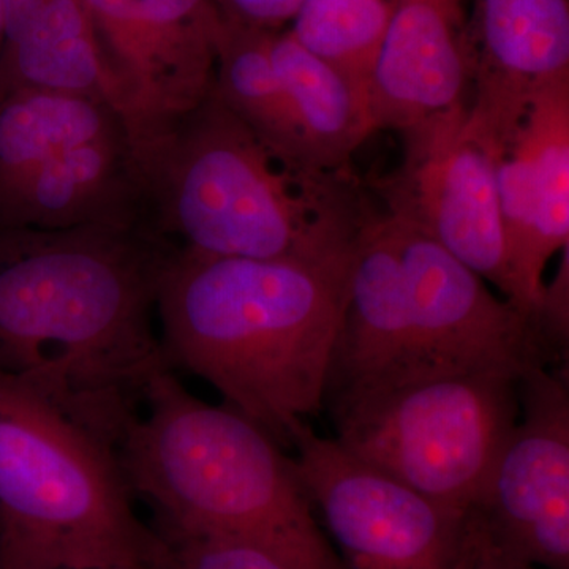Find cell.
<instances>
[{"label": "cell", "mask_w": 569, "mask_h": 569, "mask_svg": "<svg viewBox=\"0 0 569 569\" xmlns=\"http://www.w3.org/2000/svg\"><path fill=\"white\" fill-rule=\"evenodd\" d=\"M389 14L391 0H302L288 33L370 93Z\"/></svg>", "instance_id": "21"}, {"label": "cell", "mask_w": 569, "mask_h": 569, "mask_svg": "<svg viewBox=\"0 0 569 569\" xmlns=\"http://www.w3.org/2000/svg\"><path fill=\"white\" fill-rule=\"evenodd\" d=\"M497 179L509 301L538 331L546 268L569 246V78L531 97L498 160Z\"/></svg>", "instance_id": "12"}, {"label": "cell", "mask_w": 569, "mask_h": 569, "mask_svg": "<svg viewBox=\"0 0 569 569\" xmlns=\"http://www.w3.org/2000/svg\"><path fill=\"white\" fill-rule=\"evenodd\" d=\"M355 247L280 258L173 247L156 299L168 367L200 377L291 448L296 429L325 407Z\"/></svg>", "instance_id": "2"}, {"label": "cell", "mask_w": 569, "mask_h": 569, "mask_svg": "<svg viewBox=\"0 0 569 569\" xmlns=\"http://www.w3.org/2000/svg\"><path fill=\"white\" fill-rule=\"evenodd\" d=\"M171 249L142 227H0V377L116 451L168 367L152 317Z\"/></svg>", "instance_id": "1"}, {"label": "cell", "mask_w": 569, "mask_h": 569, "mask_svg": "<svg viewBox=\"0 0 569 569\" xmlns=\"http://www.w3.org/2000/svg\"><path fill=\"white\" fill-rule=\"evenodd\" d=\"M269 39L271 32L227 21L217 54L213 91L284 162L320 167L310 156L296 121L269 52Z\"/></svg>", "instance_id": "20"}, {"label": "cell", "mask_w": 569, "mask_h": 569, "mask_svg": "<svg viewBox=\"0 0 569 569\" xmlns=\"http://www.w3.org/2000/svg\"><path fill=\"white\" fill-rule=\"evenodd\" d=\"M142 224L174 249L280 258L350 249L367 217L339 170L284 162L209 92L129 138Z\"/></svg>", "instance_id": "3"}, {"label": "cell", "mask_w": 569, "mask_h": 569, "mask_svg": "<svg viewBox=\"0 0 569 569\" xmlns=\"http://www.w3.org/2000/svg\"><path fill=\"white\" fill-rule=\"evenodd\" d=\"M291 448L343 569H451L468 512L408 488L318 436L310 422L296 429Z\"/></svg>", "instance_id": "7"}, {"label": "cell", "mask_w": 569, "mask_h": 569, "mask_svg": "<svg viewBox=\"0 0 569 569\" xmlns=\"http://www.w3.org/2000/svg\"><path fill=\"white\" fill-rule=\"evenodd\" d=\"M518 388V422L471 511L512 556L569 569L568 365L531 367Z\"/></svg>", "instance_id": "10"}, {"label": "cell", "mask_w": 569, "mask_h": 569, "mask_svg": "<svg viewBox=\"0 0 569 569\" xmlns=\"http://www.w3.org/2000/svg\"><path fill=\"white\" fill-rule=\"evenodd\" d=\"M406 168L392 211L511 299L498 201L501 152L467 122V107L406 133Z\"/></svg>", "instance_id": "11"}, {"label": "cell", "mask_w": 569, "mask_h": 569, "mask_svg": "<svg viewBox=\"0 0 569 569\" xmlns=\"http://www.w3.org/2000/svg\"><path fill=\"white\" fill-rule=\"evenodd\" d=\"M130 138L174 121L212 91L224 18L213 0H81Z\"/></svg>", "instance_id": "9"}, {"label": "cell", "mask_w": 569, "mask_h": 569, "mask_svg": "<svg viewBox=\"0 0 569 569\" xmlns=\"http://www.w3.org/2000/svg\"><path fill=\"white\" fill-rule=\"evenodd\" d=\"M126 126L110 104L78 93L0 92V204L62 149Z\"/></svg>", "instance_id": "19"}, {"label": "cell", "mask_w": 569, "mask_h": 569, "mask_svg": "<svg viewBox=\"0 0 569 569\" xmlns=\"http://www.w3.org/2000/svg\"><path fill=\"white\" fill-rule=\"evenodd\" d=\"M470 36L463 0H391L387 37L370 82L377 130L407 133L467 107Z\"/></svg>", "instance_id": "15"}, {"label": "cell", "mask_w": 569, "mask_h": 569, "mask_svg": "<svg viewBox=\"0 0 569 569\" xmlns=\"http://www.w3.org/2000/svg\"><path fill=\"white\" fill-rule=\"evenodd\" d=\"M163 539L170 548V569H290L268 550L241 539L211 535Z\"/></svg>", "instance_id": "22"}, {"label": "cell", "mask_w": 569, "mask_h": 569, "mask_svg": "<svg viewBox=\"0 0 569 569\" xmlns=\"http://www.w3.org/2000/svg\"><path fill=\"white\" fill-rule=\"evenodd\" d=\"M114 449L0 377V569H170Z\"/></svg>", "instance_id": "5"}, {"label": "cell", "mask_w": 569, "mask_h": 569, "mask_svg": "<svg viewBox=\"0 0 569 569\" xmlns=\"http://www.w3.org/2000/svg\"><path fill=\"white\" fill-rule=\"evenodd\" d=\"M3 47V0H0V54Z\"/></svg>", "instance_id": "25"}, {"label": "cell", "mask_w": 569, "mask_h": 569, "mask_svg": "<svg viewBox=\"0 0 569 569\" xmlns=\"http://www.w3.org/2000/svg\"><path fill=\"white\" fill-rule=\"evenodd\" d=\"M0 227L144 228L126 126L54 153L0 204Z\"/></svg>", "instance_id": "16"}, {"label": "cell", "mask_w": 569, "mask_h": 569, "mask_svg": "<svg viewBox=\"0 0 569 569\" xmlns=\"http://www.w3.org/2000/svg\"><path fill=\"white\" fill-rule=\"evenodd\" d=\"M451 569H541L520 560L489 537L473 511H468Z\"/></svg>", "instance_id": "23"}, {"label": "cell", "mask_w": 569, "mask_h": 569, "mask_svg": "<svg viewBox=\"0 0 569 569\" xmlns=\"http://www.w3.org/2000/svg\"><path fill=\"white\" fill-rule=\"evenodd\" d=\"M410 312L395 217L362 224L356 241L346 317L329 370L325 403L335 406L410 377Z\"/></svg>", "instance_id": "14"}, {"label": "cell", "mask_w": 569, "mask_h": 569, "mask_svg": "<svg viewBox=\"0 0 569 569\" xmlns=\"http://www.w3.org/2000/svg\"><path fill=\"white\" fill-rule=\"evenodd\" d=\"M100 569H157V568H100Z\"/></svg>", "instance_id": "26"}, {"label": "cell", "mask_w": 569, "mask_h": 569, "mask_svg": "<svg viewBox=\"0 0 569 569\" xmlns=\"http://www.w3.org/2000/svg\"><path fill=\"white\" fill-rule=\"evenodd\" d=\"M116 456L162 537L241 539L290 569H343L293 458L241 411L193 396L170 367L149 380Z\"/></svg>", "instance_id": "4"}, {"label": "cell", "mask_w": 569, "mask_h": 569, "mask_svg": "<svg viewBox=\"0 0 569 569\" xmlns=\"http://www.w3.org/2000/svg\"><path fill=\"white\" fill-rule=\"evenodd\" d=\"M32 88L78 93L110 104L121 100L81 0H43L0 54V92Z\"/></svg>", "instance_id": "17"}, {"label": "cell", "mask_w": 569, "mask_h": 569, "mask_svg": "<svg viewBox=\"0 0 569 569\" xmlns=\"http://www.w3.org/2000/svg\"><path fill=\"white\" fill-rule=\"evenodd\" d=\"M269 52L310 156L320 167L340 170L377 130L369 91L310 54L288 32L271 33Z\"/></svg>", "instance_id": "18"}, {"label": "cell", "mask_w": 569, "mask_h": 569, "mask_svg": "<svg viewBox=\"0 0 569 569\" xmlns=\"http://www.w3.org/2000/svg\"><path fill=\"white\" fill-rule=\"evenodd\" d=\"M520 373L408 378L331 406L340 447L455 511L477 507L518 422Z\"/></svg>", "instance_id": "6"}, {"label": "cell", "mask_w": 569, "mask_h": 569, "mask_svg": "<svg viewBox=\"0 0 569 569\" xmlns=\"http://www.w3.org/2000/svg\"><path fill=\"white\" fill-rule=\"evenodd\" d=\"M395 217L406 272L410 377L553 367L537 328L406 217ZM407 378V380H408Z\"/></svg>", "instance_id": "8"}, {"label": "cell", "mask_w": 569, "mask_h": 569, "mask_svg": "<svg viewBox=\"0 0 569 569\" xmlns=\"http://www.w3.org/2000/svg\"><path fill=\"white\" fill-rule=\"evenodd\" d=\"M467 121L503 153L531 97L569 78L568 0H479Z\"/></svg>", "instance_id": "13"}, {"label": "cell", "mask_w": 569, "mask_h": 569, "mask_svg": "<svg viewBox=\"0 0 569 569\" xmlns=\"http://www.w3.org/2000/svg\"><path fill=\"white\" fill-rule=\"evenodd\" d=\"M302 0H213L227 21L269 32L291 21Z\"/></svg>", "instance_id": "24"}]
</instances>
